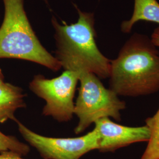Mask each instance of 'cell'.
<instances>
[{"instance_id": "obj_1", "label": "cell", "mask_w": 159, "mask_h": 159, "mask_svg": "<svg viewBox=\"0 0 159 159\" xmlns=\"http://www.w3.org/2000/svg\"><path fill=\"white\" fill-rule=\"evenodd\" d=\"M110 89L118 96L138 97L159 90V52L147 35L134 33L111 60Z\"/></svg>"}, {"instance_id": "obj_2", "label": "cell", "mask_w": 159, "mask_h": 159, "mask_svg": "<svg viewBox=\"0 0 159 159\" xmlns=\"http://www.w3.org/2000/svg\"><path fill=\"white\" fill-rule=\"evenodd\" d=\"M75 7L79 13L77 23L61 24L55 17L51 20L57 46L55 57L65 70L83 68L100 79L109 78L111 60L97 46L94 15Z\"/></svg>"}, {"instance_id": "obj_3", "label": "cell", "mask_w": 159, "mask_h": 159, "mask_svg": "<svg viewBox=\"0 0 159 159\" xmlns=\"http://www.w3.org/2000/svg\"><path fill=\"white\" fill-rule=\"evenodd\" d=\"M4 18L0 27V58H17L57 71L60 63L41 44L29 22L24 0H2Z\"/></svg>"}, {"instance_id": "obj_4", "label": "cell", "mask_w": 159, "mask_h": 159, "mask_svg": "<svg viewBox=\"0 0 159 159\" xmlns=\"http://www.w3.org/2000/svg\"><path fill=\"white\" fill-rule=\"evenodd\" d=\"M73 71L77 73L80 83L74 105V114L79 119L74 133L84 132L92 123L104 117L120 121V111L125 109V102L114 91L106 89L96 74L83 68Z\"/></svg>"}, {"instance_id": "obj_5", "label": "cell", "mask_w": 159, "mask_h": 159, "mask_svg": "<svg viewBox=\"0 0 159 159\" xmlns=\"http://www.w3.org/2000/svg\"><path fill=\"white\" fill-rule=\"evenodd\" d=\"M79 81L77 72L65 70L58 77L51 79L36 75L30 81L29 88L45 101L44 116H50L58 122H68L74 114V98Z\"/></svg>"}, {"instance_id": "obj_6", "label": "cell", "mask_w": 159, "mask_h": 159, "mask_svg": "<svg viewBox=\"0 0 159 159\" xmlns=\"http://www.w3.org/2000/svg\"><path fill=\"white\" fill-rule=\"evenodd\" d=\"M17 123L23 139L44 159H80L92 150H98V135L95 129L83 136L56 138L42 136L18 120Z\"/></svg>"}, {"instance_id": "obj_7", "label": "cell", "mask_w": 159, "mask_h": 159, "mask_svg": "<svg viewBox=\"0 0 159 159\" xmlns=\"http://www.w3.org/2000/svg\"><path fill=\"white\" fill-rule=\"evenodd\" d=\"M95 129L98 135V150L102 153L114 152L135 143L148 142L150 131L147 125L128 127L116 123L109 117L98 120Z\"/></svg>"}, {"instance_id": "obj_8", "label": "cell", "mask_w": 159, "mask_h": 159, "mask_svg": "<svg viewBox=\"0 0 159 159\" xmlns=\"http://www.w3.org/2000/svg\"><path fill=\"white\" fill-rule=\"evenodd\" d=\"M25 96L20 87L8 83L0 84V123L8 120L17 121L14 114L18 109L26 106Z\"/></svg>"}, {"instance_id": "obj_9", "label": "cell", "mask_w": 159, "mask_h": 159, "mask_svg": "<svg viewBox=\"0 0 159 159\" xmlns=\"http://www.w3.org/2000/svg\"><path fill=\"white\" fill-rule=\"evenodd\" d=\"M139 21H146L159 24V3L157 0H134L132 16L123 21L120 25L123 33L129 34Z\"/></svg>"}, {"instance_id": "obj_10", "label": "cell", "mask_w": 159, "mask_h": 159, "mask_svg": "<svg viewBox=\"0 0 159 159\" xmlns=\"http://www.w3.org/2000/svg\"><path fill=\"white\" fill-rule=\"evenodd\" d=\"M145 121L150 131V138L140 159H159V108Z\"/></svg>"}, {"instance_id": "obj_11", "label": "cell", "mask_w": 159, "mask_h": 159, "mask_svg": "<svg viewBox=\"0 0 159 159\" xmlns=\"http://www.w3.org/2000/svg\"><path fill=\"white\" fill-rule=\"evenodd\" d=\"M5 151L14 152L25 156L30 153V148L16 137L7 136L0 131V152Z\"/></svg>"}, {"instance_id": "obj_12", "label": "cell", "mask_w": 159, "mask_h": 159, "mask_svg": "<svg viewBox=\"0 0 159 159\" xmlns=\"http://www.w3.org/2000/svg\"><path fill=\"white\" fill-rule=\"evenodd\" d=\"M0 159H26L23 158V156L11 151L0 152Z\"/></svg>"}, {"instance_id": "obj_13", "label": "cell", "mask_w": 159, "mask_h": 159, "mask_svg": "<svg viewBox=\"0 0 159 159\" xmlns=\"http://www.w3.org/2000/svg\"><path fill=\"white\" fill-rule=\"evenodd\" d=\"M151 40L156 47H159V27L155 29L152 35Z\"/></svg>"}, {"instance_id": "obj_14", "label": "cell", "mask_w": 159, "mask_h": 159, "mask_svg": "<svg viewBox=\"0 0 159 159\" xmlns=\"http://www.w3.org/2000/svg\"><path fill=\"white\" fill-rule=\"evenodd\" d=\"M3 83H4V75H3V74L2 73L1 70L0 69V84H2Z\"/></svg>"}, {"instance_id": "obj_15", "label": "cell", "mask_w": 159, "mask_h": 159, "mask_svg": "<svg viewBox=\"0 0 159 159\" xmlns=\"http://www.w3.org/2000/svg\"><path fill=\"white\" fill-rule=\"evenodd\" d=\"M44 2H46V3H48V0H43Z\"/></svg>"}]
</instances>
